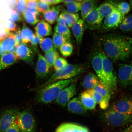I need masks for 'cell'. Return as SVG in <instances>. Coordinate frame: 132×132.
Masks as SVG:
<instances>
[{
	"label": "cell",
	"mask_w": 132,
	"mask_h": 132,
	"mask_svg": "<svg viewBox=\"0 0 132 132\" xmlns=\"http://www.w3.org/2000/svg\"><path fill=\"white\" fill-rule=\"evenodd\" d=\"M56 21L57 24L67 26V27L69 28V25L67 23V21H66L64 19V18L60 15L58 17Z\"/></svg>",
	"instance_id": "obj_50"
},
{
	"label": "cell",
	"mask_w": 132,
	"mask_h": 132,
	"mask_svg": "<svg viewBox=\"0 0 132 132\" xmlns=\"http://www.w3.org/2000/svg\"><path fill=\"white\" fill-rule=\"evenodd\" d=\"M121 132H132V124L125 128Z\"/></svg>",
	"instance_id": "obj_53"
},
{
	"label": "cell",
	"mask_w": 132,
	"mask_h": 132,
	"mask_svg": "<svg viewBox=\"0 0 132 132\" xmlns=\"http://www.w3.org/2000/svg\"><path fill=\"white\" fill-rule=\"evenodd\" d=\"M87 66L86 64H68L61 70L55 71L46 81L36 89L38 90L54 82L68 80L80 76L86 71Z\"/></svg>",
	"instance_id": "obj_3"
},
{
	"label": "cell",
	"mask_w": 132,
	"mask_h": 132,
	"mask_svg": "<svg viewBox=\"0 0 132 132\" xmlns=\"http://www.w3.org/2000/svg\"><path fill=\"white\" fill-rule=\"evenodd\" d=\"M67 61L63 57H59L55 61L53 67L55 71L61 70L68 65Z\"/></svg>",
	"instance_id": "obj_41"
},
{
	"label": "cell",
	"mask_w": 132,
	"mask_h": 132,
	"mask_svg": "<svg viewBox=\"0 0 132 132\" xmlns=\"http://www.w3.org/2000/svg\"><path fill=\"white\" fill-rule=\"evenodd\" d=\"M15 54L18 58L24 61L29 65H34V51L26 44L22 43L16 46Z\"/></svg>",
	"instance_id": "obj_12"
},
{
	"label": "cell",
	"mask_w": 132,
	"mask_h": 132,
	"mask_svg": "<svg viewBox=\"0 0 132 132\" xmlns=\"http://www.w3.org/2000/svg\"><path fill=\"white\" fill-rule=\"evenodd\" d=\"M102 118L105 122L112 126L121 127L132 124V114H124L110 108L102 113Z\"/></svg>",
	"instance_id": "obj_5"
},
{
	"label": "cell",
	"mask_w": 132,
	"mask_h": 132,
	"mask_svg": "<svg viewBox=\"0 0 132 132\" xmlns=\"http://www.w3.org/2000/svg\"><path fill=\"white\" fill-rule=\"evenodd\" d=\"M50 5L44 2L38 0L37 8L39 13L43 14L50 8Z\"/></svg>",
	"instance_id": "obj_43"
},
{
	"label": "cell",
	"mask_w": 132,
	"mask_h": 132,
	"mask_svg": "<svg viewBox=\"0 0 132 132\" xmlns=\"http://www.w3.org/2000/svg\"><path fill=\"white\" fill-rule=\"evenodd\" d=\"M123 20L120 13L118 10L105 17L101 28L104 31H109L116 29Z\"/></svg>",
	"instance_id": "obj_13"
},
{
	"label": "cell",
	"mask_w": 132,
	"mask_h": 132,
	"mask_svg": "<svg viewBox=\"0 0 132 132\" xmlns=\"http://www.w3.org/2000/svg\"><path fill=\"white\" fill-rule=\"evenodd\" d=\"M61 54L65 57L70 56L73 52V45L70 42H67L64 44L59 49Z\"/></svg>",
	"instance_id": "obj_38"
},
{
	"label": "cell",
	"mask_w": 132,
	"mask_h": 132,
	"mask_svg": "<svg viewBox=\"0 0 132 132\" xmlns=\"http://www.w3.org/2000/svg\"><path fill=\"white\" fill-rule=\"evenodd\" d=\"M51 5H55L61 2V0H40Z\"/></svg>",
	"instance_id": "obj_51"
},
{
	"label": "cell",
	"mask_w": 132,
	"mask_h": 132,
	"mask_svg": "<svg viewBox=\"0 0 132 132\" xmlns=\"http://www.w3.org/2000/svg\"><path fill=\"white\" fill-rule=\"evenodd\" d=\"M19 59L15 54L6 52L1 56L0 71L14 65L17 62Z\"/></svg>",
	"instance_id": "obj_20"
},
{
	"label": "cell",
	"mask_w": 132,
	"mask_h": 132,
	"mask_svg": "<svg viewBox=\"0 0 132 132\" xmlns=\"http://www.w3.org/2000/svg\"><path fill=\"white\" fill-rule=\"evenodd\" d=\"M68 24L69 27L72 26L79 19V16L78 13L72 14L69 13L65 9H62L60 14Z\"/></svg>",
	"instance_id": "obj_29"
},
{
	"label": "cell",
	"mask_w": 132,
	"mask_h": 132,
	"mask_svg": "<svg viewBox=\"0 0 132 132\" xmlns=\"http://www.w3.org/2000/svg\"><path fill=\"white\" fill-rule=\"evenodd\" d=\"M80 77L79 76L68 80L54 82L38 90L36 98V101L41 104L51 103L56 99L63 89L73 82H76Z\"/></svg>",
	"instance_id": "obj_2"
},
{
	"label": "cell",
	"mask_w": 132,
	"mask_h": 132,
	"mask_svg": "<svg viewBox=\"0 0 132 132\" xmlns=\"http://www.w3.org/2000/svg\"><path fill=\"white\" fill-rule=\"evenodd\" d=\"M67 110L72 113L79 115L85 114L87 110L84 106L80 98H75L67 104Z\"/></svg>",
	"instance_id": "obj_17"
},
{
	"label": "cell",
	"mask_w": 132,
	"mask_h": 132,
	"mask_svg": "<svg viewBox=\"0 0 132 132\" xmlns=\"http://www.w3.org/2000/svg\"><path fill=\"white\" fill-rule=\"evenodd\" d=\"M51 67L43 56L38 54L36 67V76L38 80L47 78L50 73Z\"/></svg>",
	"instance_id": "obj_14"
},
{
	"label": "cell",
	"mask_w": 132,
	"mask_h": 132,
	"mask_svg": "<svg viewBox=\"0 0 132 132\" xmlns=\"http://www.w3.org/2000/svg\"><path fill=\"white\" fill-rule=\"evenodd\" d=\"M55 132H90L88 128L77 124L66 123L62 124L57 129Z\"/></svg>",
	"instance_id": "obj_18"
},
{
	"label": "cell",
	"mask_w": 132,
	"mask_h": 132,
	"mask_svg": "<svg viewBox=\"0 0 132 132\" xmlns=\"http://www.w3.org/2000/svg\"><path fill=\"white\" fill-rule=\"evenodd\" d=\"M0 42L2 48L5 52H9L13 47L17 46L15 35L12 32H10L7 37Z\"/></svg>",
	"instance_id": "obj_26"
},
{
	"label": "cell",
	"mask_w": 132,
	"mask_h": 132,
	"mask_svg": "<svg viewBox=\"0 0 132 132\" xmlns=\"http://www.w3.org/2000/svg\"><path fill=\"white\" fill-rule=\"evenodd\" d=\"M62 2L64 3L70 2L77 1V0H61Z\"/></svg>",
	"instance_id": "obj_56"
},
{
	"label": "cell",
	"mask_w": 132,
	"mask_h": 132,
	"mask_svg": "<svg viewBox=\"0 0 132 132\" xmlns=\"http://www.w3.org/2000/svg\"><path fill=\"white\" fill-rule=\"evenodd\" d=\"M16 46H15L14 47H13L12 49H11V50H10L9 52L12 53L13 54H15L16 49Z\"/></svg>",
	"instance_id": "obj_54"
},
{
	"label": "cell",
	"mask_w": 132,
	"mask_h": 132,
	"mask_svg": "<svg viewBox=\"0 0 132 132\" xmlns=\"http://www.w3.org/2000/svg\"><path fill=\"white\" fill-rule=\"evenodd\" d=\"M93 89L104 98L110 101L111 98V92L100 80Z\"/></svg>",
	"instance_id": "obj_28"
},
{
	"label": "cell",
	"mask_w": 132,
	"mask_h": 132,
	"mask_svg": "<svg viewBox=\"0 0 132 132\" xmlns=\"http://www.w3.org/2000/svg\"><path fill=\"white\" fill-rule=\"evenodd\" d=\"M5 52L3 50L2 48L1 45V43L0 42V57L2 55L4 54V53H5Z\"/></svg>",
	"instance_id": "obj_55"
},
{
	"label": "cell",
	"mask_w": 132,
	"mask_h": 132,
	"mask_svg": "<svg viewBox=\"0 0 132 132\" xmlns=\"http://www.w3.org/2000/svg\"><path fill=\"white\" fill-rule=\"evenodd\" d=\"M9 5L12 8H14L15 7L18 0H6Z\"/></svg>",
	"instance_id": "obj_52"
},
{
	"label": "cell",
	"mask_w": 132,
	"mask_h": 132,
	"mask_svg": "<svg viewBox=\"0 0 132 132\" xmlns=\"http://www.w3.org/2000/svg\"><path fill=\"white\" fill-rule=\"evenodd\" d=\"M10 32L5 27L3 22L0 21V42L7 37Z\"/></svg>",
	"instance_id": "obj_44"
},
{
	"label": "cell",
	"mask_w": 132,
	"mask_h": 132,
	"mask_svg": "<svg viewBox=\"0 0 132 132\" xmlns=\"http://www.w3.org/2000/svg\"><path fill=\"white\" fill-rule=\"evenodd\" d=\"M130 5L132 8V0H130Z\"/></svg>",
	"instance_id": "obj_57"
},
{
	"label": "cell",
	"mask_w": 132,
	"mask_h": 132,
	"mask_svg": "<svg viewBox=\"0 0 132 132\" xmlns=\"http://www.w3.org/2000/svg\"><path fill=\"white\" fill-rule=\"evenodd\" d=\"M110 109L125 114H132V98H124L114 103Z\"/></svg>",
	"instance_id": "obj_15"
},
{
	"label": "cell",
	"mask_w": 132,
	"mask_h": 132,
	"mask_svg": "<svg viewBox=\"0 0 132 132\" xmlns=\"http://www.w3.org/2000/svg\"><path fill=\"white\" fill-rule=\"evenodd\" d=\"M3 23L5 27L9 31L16 32L18 30L16 24L13 21L5 20Z\"/></svg>",
	"instance_id": "obj_46"
},
{
	"label": "cell",
	"mask_w": 132,
	"mask_h": 132,
	"mask_svg": "<svg viewBox=\"0 0 132 132\" xmlns=\"http://www.w3.org/2000/svg\"><path fill=\"white\" fill-rule=\"evenodd\" d=\"M17 109H8L5 110L0 114V132H4L15 121L19 114Z\"/></svg>",
	"instance_id": "obj_8"
},
{
	"label": "cell",
	"mask_w": 132,
	"mask_h": 132,
	"mask_svg": "<svg viewBox=\"0 0 132 132\" xmlns=\"http://www.w3.org/2000/svg\"><path fill=\"white\" fill-rule=\"evenodd\" d=\"M27 8L26 0H18L15 8L20 14H23Z\"/></svg>",
	"instance_id": "obj_42"
},
{
	"label": "cell",
	"mask_w": 132,
	"mask_h": 132,
	"mask_svg": "<svg viewBox=\"0 0 132 132\" xmlns=\"http://www.w3.org/2000/svg\"><path fill=\"white\" fill-rule=\"evenodd\" d=\"M131 64V65L132 66V60L131 61V64Z\"/></svg>",
	"instance_id": "obj_60"
},
{
	"label": "cell",
	"mask_w": 132,
	"mask_h": 132,
	"mask_svg": "<svg viewBox=\"0 0 132 132\" xmlns=\"http://www.w3.org/2000/svg\"><path fill=\"white\" fill-rule=\"evenodd\" d=\"M77 1L81 2V1H86V0H77Z\"/></svg>",
	"instance_id": "obj_58"
},
{
	"label": "cell",
	"mask_w": 132,
	"mask_h": 132,
	"mask_svg": "<svg viewBox=\"0 0 132 132\" xmlns=\"http://www.w3.org/2000/svg\"><path fill=\"white\" fill-rule=\"evenodd\" d=\"M27 8L30 10H38L37 3L38 0H26Z\"/></svg>",
	"instance_id": "obj_47"
},
{
	"label": "cell",
	"mask_w": 132,
	"mask_h": 132,
	"mask_svg": "<svg viewBox=\"0 0 132 132\" xmlns=\"http://www.w3.org/2000/svg\"><path fill=\"white\" fill-rule=\"evenodd\" d=\"M4 1V0H0V2H2ZM5 1H6V0H5Z\"/></svg>",
	"instance_id": "obj_59"
},
{
	"label": "cell",
	"mask_w": 132,
	"mask_h": 132,
	"mask_svg": "<svg viewBox=\"0 0 132 132\" xmlns=\"http://www.w3.org/2000/svg\"><path fill=\"white\" fill-rule=\"evenodd\" d=\"M100 47L112 61H124L132 56V38L116 34L104 35L99 39Z\"/></svg>",
	"instance_id": "obj_1"
},
{
	"label": "cell",
	"mask_w": 132,
	"mask_h": 132,
	"mask_svg": "<svg viewBox=\"0 0 132 132\" xmlns=\"http://www.w3.org/2000/svg\"><path fill=\"white\" fill-rule=\"evenodd\" d=\"M43 38L39 37L36 34H35L34 39L30 42L32 49L35 52H38V46L40 44Z\"/></svg>",
	"instance_id": "obj_45"
},
{
	"label": "cell",
	"mask_w": 132,
	"mask_h": 132,
	"mask_svg": "<svg viewBox=\"0 0 132 132\" xmlns=\"http://www.w3.org/2000/svg\"><path fill=\"white\" fill-rule=\"evenodd\" d=\"M4 132H21L17 124L15 121Z\"/></svg>",
	"instance_id": "obj_48"
},
{
	"label": "cell",
	"mask_w": 132,
	"mask_h": 132,
	"mask_svg": "<svg viewBox=\"0 0 132 132\" xmlns=\"http://www.w3.org/2000/svg\"><path fill=\"white\" fill-rule=\"evenodd\" d=\"M39 45L41 50L45 53L54 49L52 40L50 38H43Z\"/></svg>",
	"instance_id": "obj_37"
},
{
	"label": "cell",
	"mask_w": 132,
	"mask_h": 132,
	"mask_svg": "<svg viewBox=\"0 0 132 132\" xmlns=\"http://www.w3.org/2000/svg\"><path fill=\"white\" fill-rule=\"evenodd\" d=\"M117 79L118 85L122 88L125 89L132 85V66L131 64L120 65Z\"/></svg>",
	"instance_id": "obj_7"
},
{
	"label": "cell",
	"mask_w": 132,
	"mask_h": 132,
	"mask_svg": "<svg viewBox=\"0 0 132 132\" xmlns=\"http://www.w3.org/2000/svg\"><path fill=\"white\" fill-rule=\"evenodd\" d=\"M87 90L93 97L96 103L98 104L101 108L105 110L108 108L110 101L97 93L93 89Z\"/></svg>",
	"instance_id": "obj_27"
},
{
	"label": "cell",
	"mask_w": 132,
	"mask_h": 132,
	"mask_svg": "<svg viewBox=\"0 0 132 132\" xmlns=\"http://www.w3.org/2000/svg\"><path fill=\"white\" fill-rule=\"evenodd\" d=\"M119 27L123 32H132V15H130L125 17Z\"/></svg>",
	"instance_id": "obj_32"
},
{
	"label": "cell",
	"mask_w": 132,
	"mask_h": 132,
	"mask_svg": "<svg viewBox=\"0 0 132 132\" xmlns=\"http://www.w3.org/2000/svg\"><path fill=\"white\" fill-rule=\"evenodd\" d=\"M54 49L57 50L65 43L68 42L65 37L57 33L54 32L52 38Z\"/></svg>",
	"instance_id": "obj_36"
},
{
	"label": "cell",
	"mask_w": 132,
	"mask_h": 132,
	"mask_svg": "<svg viewBox=\"0 0 132 132\" xmlns=\"http://www.w3.org/2000/svg\"><path fill=\"white\" fill-rule=\"evenodd\" d=\"M97 7L94 0L82 1L80 10L82 19L84 21L87 16Z\"/></svg>",
	"instance_id": "obj_24"
},
{
	"label": "cell",
	"mask_w": 132,
	"mask_h": 132,
	"mask_svg": "<svg viewBox=\"0 0 132 132\" xmlns=\"http://www.w3.org/2000/svg\"><path fill=\"white\" fill-rule=\"evenodd\" d=\"M62 7L61 6H52L43 14L44 19L49 24H53L56 21Z\"/></svg>",
	"instance_id": "obj_22"
},
{
	"label": "cell",
	"mask_w": 132,
	"mask_h": 132,
	"mask_svg": "<svg viewBox=\"0 0 132 132\" xmlns=\"http://www.w3.org/2000/svg\"><path fill=\"white\" fill-rule=\"evenodd\" d=\"M35 34L41 37L51 35L52 33V28L49 23L42 20L38 23L34 28Z\"/></svg>",
	"instance_id": "obj_19"
},
{
	"label": "cell",
	"mask_w": 132,
	"mask_h": 132,
	"mask_svg": "<svg viewBox=\"0 0 132 132\" xmlns=\"http://www.w3.org/2000/svg\"><path fill=\"white\" fill-rule=\"evenodd\" d=\"M100 80L96 75L90 72L84 77L82 82V86L86 90L93 89Z\"/></svg>",
	"instance_id": "obj_25"
},
{
	"label": "cell",
	"mask_w": 132,
	"mask_h": 132,
	"mask_svg": "<svg viewBox=\"0 0 132 132\" xmlns=\"http://www.w3.org/2000/svg\"><path fill=\"white\" fill-rule=\"evenodd\" d=\"M77 82H73L63 89L56 99L55 103L62 107H65L71 98L76 94Z\"/></svg>",
	"instance_id": "obj_10"
},
{
	"label": "cell",
	"mask_w": 132,
	"mask_h": 132,
	"mask_svg": "<svg viewBox=\"0 0 132 132\" xmlns=\"http://www.w3.org/2000/svg\"><path fill=\"white\" fill-rule=\"evenodd\" d=\"M90 61L96 75L101 81L106 86V79L103 70V62L99 53L98 49L92 52L90 55Z\"/></svg>",
	"instance_id": "obj_11"
},
{
	"label": "cell",
	"mask_w": 132,
	"mask_h": 132,
	"mask_svg": "<svg viewBox=\"0 0 132 132\" xmlns=\"http://www.w3.org/2000/svg\"><path fill=\"white\" fill-rule=\"evenodd\" d=\"M84 24V21L82 19H80L72 26V32L75 39L78 53L82 42L85 30Z\"/></svg>",
	"instance_id": "obj_16"
},
{
	"label": "cell",
	"mask_w": 132,
	"mask_h": 132,
	"mask_svg": "<svg viewBox=\"0 0 132 132\" xmlns=\"http://www.w3.org/2000/svg\"><path fill=\"white\" fill-rule=\"evenodd\" d=\"M21 33L22 43L25 44L30 43L34 37L33 31L25 24L23 26Z\"/></svg>",
	"instance_id": "obj_30"
},
{
	"label": "cell",
	"mask_w": 132,
	"mask_h": 132,
	"mask_svg": "<svg viewBox=\"0 0 132 132\" xmlns=\"http://www.w3.org/2000/svg\"><path fill=\"white\" fill-rule=\"evenodd\" d=\"M59 54L57 50L53 49L45 53L44 57L51 68L53 67L54 62L59 57Z\"/></svg>",
	"instance_id": "obj_33"
},
{
	"label": "cell",
	"mask_w": 132,
	"mask_h": 132,
	"mask_svg": "<svg viewBox=\"0 0 132 132\" xmlns=\"http://www.w3.org/2000/svg\"><path fill=\"white\" fill-rule=\"evenodd\" d=\"M67 11L72 14H76L80 10L81 3L75 1L64 3Z\"/></svg>",
	"instance_id": "obj_35"
},
{
	"label": "cell",
	"mask_w": 132,
	"mask_h": 132,
	"mask_svg": "<svg viewBox=\"0 0 132 132\" xmlns=\"http://www.w3.org/2000/svg\"><path fill=\"white\" fill-rule=\"evenodd\" d=\"M23 15L26 22L31 25H34L39 22V20L38 17V15L27 8Z\"/></svg>",
	"instance_id": "obj_31"
},
{
	"label": "cell",
	"mask_w": 132,
	"mask_h": 132,
	"mask_svg": "<svg viewBox=\"0 0 132 132\" xmlns=\"http://www.w3.org/2000/svg\"><path fill=\"white\" fill-rule=\"evenodd\" d=\"M98 50L103 62V70L106 79V86L112 93L116 90L118 84L116 73L111 59L107 56L101 47L98 49Z\"/></svg>",
	"instance_id": "obj_4"
},
{
	"label": "cell",
	"mask_w": 132,
	"mask_h": 132,
	"mask_svg": "<svg viewBox=\"0 0 132 132\" xmlns=\"http://www.w3.org/2000/svg\"><path fill=\"white\" fill-rule=\"evenodd\" d=\"M103 18L101 15L97 7L89 14L84 20V29L90 30L100 29Z\"/></svg>",
	"instance_id": "obj_9"
},
{
	"label": "cell",
	"mask_w": 132,
	"mask_h": 132,
	"mask_svg": "<svg viewBox=\"0 0 132 132\" xmlns=\"http://www.w3.org/2000/svg\"><path fill=\"white\" fill-rule=\"evenodd\" d=\"M117 10L121 14L123 20L125 15L128 14L131 10V6L129 3L126 2H122L118 4Z\"/></svg>",
	"instance_id": "obj_39"
},
{
	"label": "cell",
	"mask_w": 132,
	"mask_h": 132,
	"mask_svg": "<svg viewBox=\"0 0 132 132\" xmlns=\"http://www.w3.org/2000/svg\"><path fill=\"white\" fill-rule=\"evenodd\" d=\"M80 99L82 105L87 110H93L95 108L96 102L87 90L81 94Z\"/></svg>",
	"instance_id": "obj_23"
},
{
	"label": "cell",
	"mask_w": 132,
	"mask_h": 132,
	"mask_svg": "<svg viewBox=\"0 0 132 132\" xmlns=\"http://www.w3.org/2000/svg\"><path fill=\"white\" fill-rule=\"evenodd\" d=\"M117 5L114 2L109 1L103 3L98 8L101 15L104 19L118 10Z\"/></svg>",
	"instance_id": "obj_21"
},
{
	"label": "cell",
	"mask_w": 132,
	"mask_h": 132,
	"mask_svg": "<svg viewBox=\"0 0 132 132\" xmlns=\"http://www.w3.org/2000/svg\"><path fill=\"white\" fill-rule=\"evenodd\" d=\"M21 132H35L36 123L30 112L24 110L18 116L15 121Z\"/></svg>",
	"instance_id": "obj_6"
},
{
	"label": "cell",
	"mask_w": 132,
	"mask_h": 132,
	"mask_svg": "<svg viewBox=\"0 0 132 132\" xmlns=\"http://www.w3.org/2000/svg\"><path fill=\"white\" fill-rule=\"evenodd\" d=\"M6 20H8L13 22H19L21 21V18L17 11L11 9L6 16Z\"/></svg>",
	"instance_id": "obj_40"
},
{
	"label": "cell",
	"mask_w": 132,
	"mask_h": 132,
	"mask_svg": "<svg viewBox=\"0 0 132 132\" xmlns=\"http://www.w3.org/2000/svg\"><path fill=\"white\" fill-rule=\"evenodd\" d=\"M54 31L65 37L68 42H70L71 32L68 27L57 24L54 28Z\"/></svg>",
	"instance_id": "obj_34"
},
{
	"label": "cell",
	"mask_w": 132,
	"mask_h": 132,
	"mask_svg": "<svg viewBox=\"0 0 132 132\" xmlns=\"http://www.w3.org/2000/svg\"><path fill=\"white\" fill-rule=\"evenodd\" d=\"M15 35V39L16 42V46L19 44L22 43V39L21 37V30H18L14 33Z\"/></svg>",
	"instance_id": "obj_49"
}]
</instances>
